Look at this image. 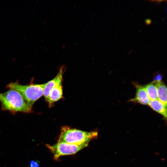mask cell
Here are the masks:
<instances>
[{
	"label": "cell",
	"instance_id": "6da1fadb",
	"mask_svg": "<svg viewBox=\"0 0 167 167\" xmlns=\"http://www.w3.org/2000/svg\"><path fill=\"white\" fill-rule=\"evenodd\" d=\"M0 103L3 111H7L13 114L18 112L29 113L32 108L29 107L18 91L8 89L4 93H0Z\"/></svg>",
	"mask_w": 167,
	"mask_h": 167
},
{
	"label": "cell",
	"instance_id": "5b68a950",
	"mask_svg": "<svg viewBox=\"0 0 167 167\" xmlns=\"http://www.w3.org/2000/svg\"><path fill=\"white\" fill-rule=\"evenodd\" d=\"M65 69V67L61 66L56 76L53 79L45 83L43 96L46 101L52 89L56 86L62 84L63 75Z\"/></svg>",
	"mask_w": 167,
	"mask_h": 167
},
{
	"label": "cell",
	"instance_id": "5bb4252c",
	"mask_svg": "<svg viewBox=\"0 0 167 167\" xmlns=\"http://www.w3.org/2000/svg\"><path fill=\"white\" fill-rule=\"evenodd\" d=\"M152 2H155L157 3L158 4H159L161 2L164 1V0H152L150 1Z\"/></svg>",
	"mask_w": 167,
	"mask_h": 167
},
{
	"label": "cell",
	"instance_id": "52a82bcc",
	"mask_svg": "<svg viewBox=\"0 0 167 167\" xmlns=\"http://www.w3.org/2000/svg\"><path fill=\"white\" fill-rule=\"evenodd\" d=\"M63 87L62 84L54 87L50 92L47 102L49 106L51 107L56 102L63 97Z\"/></svg>",
	"mask_w": 167,
	"mask_h": 167
},
{
	"label": "cell",
	"instance_id": "8fae6325",
	"mask_svg": "<svg viewBox=\"0 0 167 167\" xmlns=\"http://www.w3.org/2000/svg\"><path fill=\"white\" fill-rule=\"evenodd\" d=\"M162 76L159 73H157L153 79V81L158 83L161 81Z\"/></svg>",
	"mask_w": 167,
	"mask_h": 167
},
{
	"label": "cell",
	"instance_id": "9c48e42d",
	"mask_svg": "<svg viewBox=\"0 0 167 167\" xmlns=\"http://www.w3.org/2000/svg\"><path fill=\"white\" fill-rule=\"evenodd\" d=\"M156 87L158 100L167 106V88L161 81L157 83Z\"/></svg>",
	"mask_w": 167,
	"mask_h": 167
},
{
	"label": "cell",
	"instance_id": "277c9868",
	"mask_svg": "<svg viewBox=\"0 0 167 167\" xmlns=\"http://www.w3.org/2000/svg\"><path fill=\"white\" fill-rule=\"evenodd\" d=\"M88 143L76 145L58 142L52 145L47 144H46V146L53 154L54 159L58 161L59 157L61 156L76 153L87 147Z\"/></svg>",
	"mask_w": 167,
	"mask_h": 167
},
{
	"label": "cell",
	"instance_id": "4fadbf2b",
	"mask_svg": "<svg viewBox=\"0 0 167 167\" xmlns=\"http://www.w3.org/2000/svg\"><path fill=\"white\" fill-rule=\"evenodd\" d=\"M152 22V20L149 19H147L145 20L146 24L148 25H150Z\"/></svg>",
	"mask_w": 167,
	"mask_h": 167
},
{
	"label": "cell",
	"instance_id": "8992f818",
	"mask_svg": "<svg viewBox=\"0 0 167 167\" xmlns=\"http://www.w3.org/2000/svg\"><path fill=\"white\" fill-rule=\"evenodd\" d=\"M136 91L135 97L131 100V101L136 102L143 105H148L150 100L144 86L136 85Z\"/></svg>",
	"mask_w": 167,
	"mask_h": 167
},
{
	"label": "cell",
	"instance_id": "3957f363",
	"mask_svg": "<svg viewBox=\"0 0 167 167\" xmlns=\"http://www.w3.org/2000/svg\"><path fill=\"white\" fill-rule=\"evenodd\" d=\"M45 86V83L38 84L31 83L29 84L22 85L16 81L9 84L6 88L19 92L27 105L32 108L35 102L43 96Z\"/></svg>",
	"mask_w": 167,
	"mask_h": 167
},
{
	"label": "cell",
	"instance_id": "30bf717a",
	"mask_svg": "<svg viewBox=\"0 0 167 167\" xmlns=\"http://www.w3.org/2000/svg\"><path fill=\"white\" fill-rule=\"evenodd\" d=\"M157 83L153 81L144 86L148 95L151 101L158 99Z\"/></svg>",
	"mask_w": 167,
	"mask_h": 167
},
{
	"label": "cell",
	"instance_id": "7c38bea8",
	"mask_svg": "<svg viewBox=\"0 0 167 167\" xmlns=\"http://www.w3.org/2000/svg\"><path fill=\"white\" fill-rule=\"evenodd\" d=\"M39 164L34 161H30V167H39Z\"/></svg>",
	"mask_w": 167,
	"mask_h": 167
},
{
	"label": "cell",
	"instance_id": "7a4b0ae2",
	"mask_svg": "<svg viewBox=\"0 0 167 167\" xmlns=\"http://www.w3.org/2000/svg\"><path fill=\"white\" fill-rule=\"evenodd\" d=\"M97 131L88 132L65 126L61 128L58 142L82 144L89 143L92 140L97 138Z\"/></svg>",
	"mask_w": 167,
	"mask_h": 167
},
{
	"label": "cell",
	"instance_id": "ba28073f",
	"mask_svg": "<svg viewBox=\"0 0 167 167\" xmlns=\"http://www.w3.org/2000/svg\"><path fill=\"white\" fill-rule=\"evenodd\" d=\"M148 105L153 110L166 118L167 106L158 99L150 101Z\"/></svg>",
	"mask_w": 167,
	"mask_h": 167
}]
</instances>
